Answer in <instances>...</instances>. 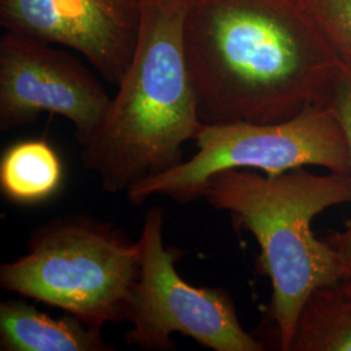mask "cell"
Instances as JSON below:
<instances>
[{
    "instance_id": "obj_3",
    "label": "cell",
    "mask_w": 351,
    "mask_h": 351,
    "mask_svg": "<svg viewBox=\"0 0 351 351\" xmlns=\"http://www.w3.org/2000/svg\"><path fill=\"white\" fill-rule=\"evenodd\" d=\"M201 198L256 239L259 265L272 285L269 317L277 346L290 350L304 302L316 289L343 278L336 251L315 236L313 221L351 202V176L317 175L307 167L277 175L226 169L207 180Z\"/></svg>"
},
{
    "instance_id": "obj_10",
    "label": "cell",
    "mask_w": 351,
    "mask_h": 351,
    "mask_svg": "<svg viewBox=\"0 0 351 351\" xmlns=\"http://www.w3.org/2000/svg\"><path fill=\"white\" fill-rule=\"evenodd\" d=\"M63 160L49 139L14 142L0 156V191L19 206H37L63 188Z\"/></svg>"
},
{
    "instance_id": "obj_9",
    "label": "cell",
    "mask_w": 351,
    "mask_h": 351,
    "mask_svg": "<svg viewBox=\"0 0 351 351\" xmlns=\"http://www.w3.org/2000/svg\"><path fill=\"white\" fill-rule=\"evenodd\" d=\"M1 351H111L101 329L75 316L51 317L19 300L0 303Z\"/></svg>"
},
{
    "instance_id": "obj_11",
    "label": "cell",
    "mask_w": 351,
    "mask_h": 351,
    "mask_svg": "<svg viewBox=\"0 0 351 351\" xmlns=\"http://www.w3.org/2000/svg\"><path fill=\"white\" fill-rule=\"evenodd\" d=\"M289 351H351V280L313 291L302 307Z\"/></svg>"
},
{
    "instance_id": "obj_4",
    "label": "cell",
    "mask_w": 351,
    "mask_h": 351,
    "mask_svg": "<svg viewBox=\"0 0 351 351\" xmlns=\"http://www.w3.org/2000/svg\"><path fill=\"white\" fill-rule=\"evenodd\" d=\"M139 249L112 224L69 215L33 230L24 255L0 267V287L101 329L129 319Z\"/></svg>"
},
{
    "instance_id": "obj_8",
    "label": "cell",
    "mask_w": 351,
    "mask_h": 351,
    "mask_svg": "<svg viewBox=\"0 0 351 351\" xmlns=\"http://www.w3.org/2000/svg\"><path fill=\"white\" fill-rule=\"evenodd\" d=\"M142 0H0L8 32L80 52L119 85L138 38Z\"/></svg>"
},
{
    "instance_id": "obj_7",
    "label": "cell",
    "mask_w": 351,
    "mask_h": 351,
    "mask_svg": "<svg viewBox=\"0 0 351 351\" xmlns=\"http://www.w3.org/2000/svg\"><path fill=\"white\" fill-rule=\"evenodd\" d=\"M112 98L73 55L34 38L7 32L0 39V129L34 123L42 112L75 126L84 146L95 134Z\"/></svg>"
},
{
    "instance_id": "obj_6",
    "label": "cell",
    "mask_w": 351,
    "mask_h": 351,
    "mask_svg": "<svg viewBox=\"0 0 351 351\" xmlns=\"http://www.w3.org/2000/svg\"><path fill=\"white\" fill-rule=\"evenodd\" d=\"M139 274L125 332L128 345L150 351L175 350L181 333L213 351H264L267 345L243 329L226 289L195 288L180 276L184 255L164 245L163 210L150 208L138 241Z\"/></svg>"
},
{
    "instance_id": "obj_5",
    "label": "cell",
    "mask_w": 351,
    "mask_h": 351,
    "mask_svg": "<svg viewBox=\"0 0 351 351\" xmlns=\"http://www.w3.org/2000/svg\"><path fill=\"white\" fill-rule=\"evenodd\" d=\"M194 141L195 155L165 173L139 181L126 191L129 201L141 206L156 194L181 204L197 201L207 180L226 169L277 175L320 167L350 175L345 133L326 103L308 106L288 120L271 124H203Z\"/></svg>"
},
{
    "instance_id": "obj_12",
    "label": "cell",
    "mask_w": 351,
    "mask_h": 351,
    "mask_svg": "<svg viewBox=\"0 0 351 351\" xmlns=\"http://www.w3.org/2000/svg\"><path fill=\"white\" fill-rule=\"evenodd\" d=\"M324 103L336 114L345 133L350 155L351 176V63L349 62L341 60L330 81ZM326 241L339 256L343 278L351 280V221L345 230L330 233Z\"/></svg>"
},
{
    "instance_id": "obj_13",
    "label": "cell",
    "mask_w": 351,
    "mask_h": 351,
    "mask_svg": "<svg viewBox=\"0 0 351 351\" xmlns=\"http://www.w3.org/2000/svg\"><path fill=\"white\" fill-rule=\"evenodd\" d=\"M341 59L351 63V0H304Z\"/></svg>"
},
{
    "instance_id": "obj_2",
    "label": "cell",
    "mask_w": 351,
    "mask_h": 351,
    "mask_svg": "<svg viewBox=\"0 0 351 351\" xmlns=\"http://www.w3.org/2000/svg\"><path fill=\"white\" fill-rule=\"evenodd\" d=\"M189 0H142L138 38L103 123L81 162L110 194L162 175L184 162L182 146L201 130L189 72Z\"/></svg>"
},
{
    "instance_id": "obj_1",
    "label": "cell",
    "mask_w": 351,
    "mask_h": 351,
    "mask_svg": "<svg viewBox=\"0 0 351 351\" xmlns=\"http://www.w3.org/2000/svg\"><path fill=\"white\" fill-rule=\"evenodd\" d=\"M189 72L202 124H271L326 101L341 56L304 0H189Z\"/></svg>"
}]
</instances>
